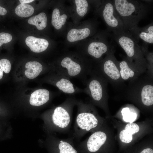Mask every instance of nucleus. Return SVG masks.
<instances>
[{
  "mask_svg": "<svg viewBox=\"0 0 153 153\" xmlns=\"http://www.w3.org/2000/svg\"><path fill=\"white\" fill-rule=\"evenodd\" d=\"M118 15L122 20L126 32H130L138 26L139 22L150 12L148 5L139 0H112Z\"/></svg>",
  "mask_w": 153,
  "mask_h": 153,
  "instance_id": "nucleus-1",
  "label": "nucleus"
},
{
  "mask_svg": "<svg viewBox=\"0 0 153 153\" xmlns=\"http://www.w3.org/2000/svg\"><path fill=\"white\" fill-rule=\"evenodd\" d=\"M76 106L77 112L71 137L78 141L87 133L95 129L99 125V121L90 104L77 100Z\"/></svg>",
  "mask_w": 153,
  "mask_h": 153,
  "instance_id": "nucleus-2",
  "label": "nucleus"
},
{
  "mask_svg": "<svg viewBox=\"0 0 153 153\" xmlns=\"http://www.w3.org/2000/svg\"><path fill=\"white\" fill-rule=\"evenodd\" d=\"M76 100L74 96L71 95L53 109L50 114V121L54 130L63 133L69 131Z\"/></svg>",
  "mask_w": 153,
  "mask_h": 153,
  "instance_id": "nucleus-3",
  "label": "nucleus"
},
{
  "mask_svg": "<svg viewBox=\"0 0 153 153\" xmlns=\"http://www.w3.org/2000/svg\"><path fill=\"white\" fill-rule=\"evenodd\" d=\"M56 72L70 78H75L82 81L84 84L87 76L92 70L88 64L73 59L70 56H65L60 60L56 69Z\"/></svg>",
  "mask_w": 153,
  "mask_h": 153,
  "instance_id": "nucleus-4",
  "label": "nucleus"
},
{
  "mask_svg": "<svg viewBox=\"0 0 153 153\" xmlns=\"http://www.w3.org/2000/svg\"><path fill=\"white\" fill-rule=\"evenodd\" d=\"M113 35L114 39L124 50L130 61L134 60L138 64L144 63L143 52L138 44V41L130 33L127 32Z\"/></svg>",
  "mask_w": 153,
  "mask_h": 153,
  "instance_id": "nucleus-5",
  "label": "nucleus"
},
{
  "mask_svg": "<svg viewBox=\"0 0 153 153\" xmlns=\"http://www.w3.org/2000/svg\"><path fill=\"white\" fill-rule=\"evenodd\" d=\"M102 16L108 29L114 35L126 32L124 24L115 9L112 0H107L103 3Z\"/></svg>",
  "mask_w": 153,
  "mask_h": 153,
  "instance_id": "nucleus-6",
  "label": "nucleus"
},
{
  "mask_svg": "<svg viewBox=\"0 0 153 153\" xmlns=\"http://www.w3.org/2000/svg\"><path fill=\"white\" fill-rule=\"evenodd\" d=\"M90 75V78L84 83L86 87L83 89V93L88 95L95 103H100L105 93L103 78L92 71Z\"/></svg>",
  "mask_w": 153,
  "mask_h": 153,
  "instance_id": "nucleus-7",
  "label": "nucleus"
},
{
  "mask_svg": "<svg viewBox=\"0 0 153 153\" xmlns=\"http://www.w3.org/2000/svg\"><path fill=\"white\" fill-rule=\"evenodd\" d=\"M118 63L113 55V52L107 54L97 72L101 76L105 75L113 80H117L120 77L117 67Z\"/></svg>",
  "mask_w": 153,
  "mask_h": 153,
  "instance_id": "nucleus-8",
  "label": "nucleus"
},
{
  "mask_svg": "<svg viewBox=\"0 0 153 153\" xmlns=\"http://www.w3.org/2000/svg\"><path fill=\"white\" fill-rule=\"evenodd\" d=\"M70 79L56 72L53 79L54 83L61 92L66 94L73 95L76 93L83 92V89L76 86Z\"/></svg>",
  "mask_w": 153,
  "mask_h": 153,
  "instance_id": "nucleus-9",
  "label": "nucleus"
},
{
  "mask_svg": "<svg viewBox=\"0 0 153 153\" xmlns=\"http://www.w3.org/2000/svg\"><path fill=\"white\" fill-rule=\"evenodd\" d=\"M107 39L103 41H95L91 42L87 48L88 54L93 58L99 59L105 54L113 52V46L111 42Z\"/></svg>",
  "mask_w": 153,
  "mask_h": 153,
  "instance_id": "nucleus-10",
  "label": "nucleus"
},
{
  "mask_svg": "<svg viewBox=\"0 0 153 153\" xmlns=\"http://www.w3.org/2000/svg\"><path fill=\"white\" fill-rule=\"evenodd\" d=\"M107 137L106 134L101 131H97L93 133L88 139L81 142V146H85L91 152L98 151L104 144Z\"/></svg>",
  "mask_w": 153,
  "mask_h": 153,
  "instance_id": "nucleus-11",
  "label": "nucleus"
},
{
  "mask_svg": "<svg viewBox=\"0 0 153 153\" xmlns=\"http://www.w3.org/2000/svg\"><path fill=\"white\" fill-rule=\"evenodd\" d=\"M129 33L138 41L140 39L147 44H153V24L152 22L143 27L138 26Z\"/></svg>",
  "mask_w": 153,
  "mask_h": 153,
  "instance_id": "nucleus-12",
  "label": "nucleus"
},
{
  "mask_svg": "<svg viewBox=\"0 0 153 153\" xmlns=\"http://www.w3.org/2000/svg\"><path fill=\"white\" fill-rule=\"evenodd\" d=\"M25 42L31 51L35 53H40L44 51L49 45L48 42L46 40L33 36L27 37Z\"/></svg>",
  "mask_w": 153,
  "mask_h": 153,
  "instance_id": "nucleus-13",
  "label": "nucleus"
},
{
  "mask_svg": "<svg viewBox=\"0 0 153 153\" xmlns=\"http://www.w3.org/2000/svg\"><path fill=\"white\" fill-rule=\"evenodd\" d=\"M50 93L46 89H41L33 92L29 99V103L32 106H39L46 103L49 100Z\"/></svg>",
  "mask_w": 153,
  "mask_h": 153,
  "instance_id": "nucleus-14",
  "label": "nucleus"
},
{
  "mask_svg": "<svg viewBox=\"0 0 153 153\" xmlns=\"http://www.w3.org/2000/svg\"><path fill=\"white\" fill-rule=\"evenodd\" d=\"M133 63L127 58L119 63L120 76L124 80H127L134 76L135 73L132 67Z\"/></svg>",
  "mask_w": 153,
  "mask_h": 153,
  "instance_id": "nucleus-15",
  "label": "nucleus"
},
{
  "mask_svg": "<svg viewBox=\"0 0 153 153\" xmlns=\"http://www.w3.org/2000/svg\"><path fill=\"white\" fill-rule=\"evenodd\" d=\"M25 71L26 76L28 78L33 79L36 77L42 71L43 67L42 65L37 61H29L27 63Z\"/></svg>",
  "mask_w": 153,
  "mask_h": 153,
  "instance_id": "nucleus-16",
  "label": "nucleus"
},
{
  "mask_svg": "<svg viewBox=\"0 0 153 153\" xmlns=\"http://www.w3.org/2000/svg\"><path fill=\"white\" fill-rule=\"evenodd\" d=\"M90 33L91 30L88 28L80 29H72L67 33V40L71 42H75L86 38Z\"/></svg>",
  "mask_w": 153,
  "mask_h": 153,
  "instance_id": "nucleus-17",
  "label": "nucleus"
},
{
  "mask_svg": "<svg viewBox=\"0 0 153 153\" xmlns=\"http://www.w3.org/2000/svg\"><path fill=\"white\" fill-rule=\"evenodd\" d=\"M141 95L142 103L145 105L150 106L153 104V86L148 84L142 87Z\"/></svg>",
  "mask_w": 153,
  "mask_h": 153,
  "instance_id": "nucleus-18",
  "label": "nucleus"
},
{
  "mask_svg": "<svg viewBox=\"0 0 153 153\" xmlns=\"http://www.w3.org/2000/svg\"><path fill=\"white\" fill-rule=\"evenodd\" d=\"M28 23L36 26L37 29L41 30L46 26L47 18L44 12H41L37 15L30 18L28 20Z\"/></svg>",
  "mask_w": 153,
  "mask_h": 153,
  "instance_id": "nucleus-19",
  "label": "nucleus"
},
{
  "mask_svg": "<svg viewBox=\"0 0 153 153\" xmlns=\"http://www.w3.org/2000/svg\"><path fill=\"white\" fill-rule=\"evenodd\" d=\"M67 18V16L65 14L60 15L59 10L56 8L52 12V24L56 29H60L65 24Z\"/></svg>",
  "mask_w": 153,
  "mask_h": 153,
  "instance_id": "nucleus-20",
  "label": "nucleus"
},
{
  "mask_svg": "<svg viewBox=\"0 0 153 153\" xmlns=\"http://www.w3.org/2000/svg\"><path fill=\"white\" fill-rule=\"evenodd\" d=\"M34 12V8L27 3H21L17 6L15 10L16 14L21 17H27L32 15Z\"/></svg>",
  "mask_w": 153,
  "mask_h": 153,
  "instance_id": "nucleus-21",
  "label": "nucleus"
},
{
  "mask_svg": "<svg viewBox=\"0 0 153 153\" xmlns=\"http://www.w3.org/2000/svg\"><path fill=\"white\" fill-rule=\"evenodd\" d=\"M76 11L78 14L80 16H84L88 10V4L86 0H75Z\"/></svg>",
  "mask_w": 153,
  "mask_h": 153,
  "instance_id": "nucleus-22",
  "label": "nucleus"
},
{
  "mask_svg": "<svg viewBox=\"0 0 153 153\" xmlns=\"http://www.w3.org/2000/svg\"><path fill=\"white\" fill-rule=\"evenodd\" d=\"M121 113L123 116V119L126 122L133 123L135 120L137 118L136 114L131 112L128 108L123 109L121 111Z\"/></svg>",
  "mask_w": 153,
  "mask_h": 153,
  "instance_id": "nucleus-23",
  "label": "nucleus"
},
{
  "mask_svg": "<svg viewBox=\"0 0 153 153\" xmlns=\"http://www.w3.org/2000/svg\"><path fill=\"white\" fill-rule=\"evenodd\" d=\"M11 69V64L10 61L6 59L0 60V80L3 77V72L6 73L10 72Z\"/></svg>",
  "mask_w": 153,
  "mask_h": 153,
  "instance_id": "nucleus-24",
  "label": "nucleus"
},
{
  "mask_svg": "<svg viewBox=\"0 0 153 153\" xmlns=\"http://www.w3.org/2000/svg\"><path fill=\"white\" fill-rule=\"evenodd\" d=\"M132 134L129 131L124 129L122 130L120 133V138L123 142L129 143L132 140Z\"/></svg>",
  "mask_w": 153,
  "mask_h": 153,
  "instance_id": "nucleus-25",
  "label": "nucleus"
},
{
  "mask_svg": "<svg viewBox=\"0 0 153 153\" xmlns=\"http://www.w3.org/2000/svg\"><path fill=\"white\" fill-rule=\"evenodd\" d=\"M12 35L9 33L2 32L0 33V47L4 43L10 42L12 39Z\"/></svg>",
  "mask_w": 153,
  "mask_h": 153,
  "instance_id": "nucleus-26",
  "label": "nucleus"
},
{
  "mask_svg": "<svg viewBox=\"0 0 153 153\" xmlns=\"http://www.w3.org/2000/svg\"><path fill=\"white\" fill-rule=\"evenodd\" d=\"M125 129L130 131L132 134L138 132L139 130V126L134 123H129L126 125Z\"/></svg>",
  "mask_w": 153,
  "mask_h": 153,
  "instance_id": "nucleus-27",
  "label": "nucleus"
},
{
  "mask_svg": "<svg viewBox=\"0 0 153 153\" xmlns=\"http://www.w3.org/2000/svg\"><path fill=\"white\" fill-rule=\"evenodd\" d=\"M7 12V10L5 8L0 6V15L3 16L6 14Z\"/></svg>",
  "mask_w": 153,
  "mask_h": 153,
  "instance_id": "nucleus-28",
  "label": "nucleus"
},
{
  "mask_svg": "<svg viewBox=\"0 0 153 153\" xmlns=\"http://www.w3.org/2000/svg\"><path fill=\"white\" fill-rule=\"evenodd\" d=\"M140 153H153V150L150 148L144 149Z\"/></svg>",
  "mask_w": 153,
  "mask_h": 153,
  "instance_id": "nucleus-29",
  "label": "nucleus"
},
{
  "mask_svg": "<svg viewBox=\"0 0 153 153\" xmlns=\"http://www.w3.org/2000/svg\"><path fill=\"white\" fill-rule=\"evenodd\" d=\"M33 0H20L19 1L21 3H27L33 2Z\"/></svg>",
  "mask_w": 153,
  "mask_h": 153,
  "instance_id": "nucleus-30",
  "label": "nucleus"
},
{
  "mask_svg": "<svg viewBox=\"0 0 153 153\" xmlns=\"http://www.w3.org/2000/svg\"></svg>",
  "mask_w": 153,
  "mask_h": 153,
  "instance_id": "nucleus-31",
  "label": "nucleus"
}]
</instances>
